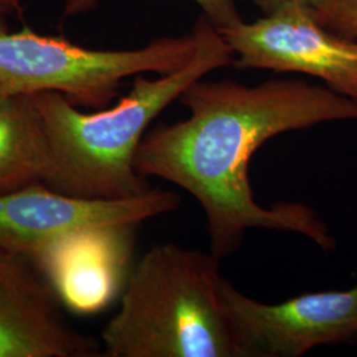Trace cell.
I'll list each match as a JSON object with an SVG mask.
<instances>
[{"instance_id":"cell-7","label":"cell","mask_w":357,"mask_h":357,"mask_svg":"<svg viewBox=\"0 0 357 357\" xmlns=\"http://www.w3.org/2000/svg\"><path fill=\"white\" fill-rule=\"evenodd\" d=\"M220 32L236 56L231 66L315 77L357 102V40L320 26L310 7L291 4Z\"/></svg>"},{"instance_id":"cell-2","label":"cell","mask_w":357,"mask_h":357,"mask_svg":"<svg viewBox=\"0 0 357 357\" xmlns=\"http://www.w3.org/2000/svg\"><path fill=\"white\" fill-rule=\"evenodd\" d=\"M193 29L197 50L190 63L158 78L135 76L112 107L85 113L56 91L31 96L56 163L47 187L93 199H126L153 188L135 167L151 122L193 82L233 64L229 44L204 13Z\"/></svg>"},{"instance_id":"cell-1","label":"cell","mask_w":357,"mask_h":357,"mask_svg":"<svg viewBox=\"0 0 357 357\" xmlns=\"http://www.w3.org/2000/svg\"><path fill=\"white\" fill-rule=\"evenodd\" d=\"M178 101L190 115L147 131L135 167L142 176L169 181L197 200L212 255L229 258L252 229L301 234L324 252L337 248L328 224L310 205L259 204L249 165L257 150L280 134L357 121V102L302 78L259 85L200 78Z\"/></svg>"},{"instance_id":"cell-9","label":"cell","mask_w":357,"mask_h":357,"mask_svg":"<svg viewBox=\"0 0 357 357\" xmlns=\"http://www.w3.org/2000/svg\"><path fill=\"white\" fill-rule=\"evenodd\" d=\"M139 225L82 230L45 246L29 262L64 308L98 314L121 296L131 271Z\"/></svg>"},{"instance_id":"cell-10","label":"cell","mask_w":357,"mask_h":357,"mask_svg":"<svg viewBox=\"0 0 357 357\" xmlns=\"http://www.w3.org/2000/svg\"><path fill=\"white\" fill-rule=\"evenodd\" d=\"M56 163L31 96H0V196L48 185Z\"/></svg>"},{"instance_id":"cell-8","label":"cell","mask_w":357,"mask_h":357,"mask_svg":"<svg viewBox=\"0 0 357 357\" xmlns=\"http://www.w3.org/2000/svg\"><path fill=\"white\" fill-rule=\"evenodd\" d=\"M28 259L0 248V357H100L101 342L75 328Z\"/></svg>"},{"instance_id":"cell-12","label":"cell","mask_w":357,"mask_h":357,"mask_svg":"<svg viewBox=\"0 0 357 357\" xmlns=\"http://www.w3.org/2000/svg\"><path fill=\"white\" fill-rule=\"evenodd\" d=\"M311 11L326 29L342 38L357 40V0H321Z\"/></svg>"},{"instance_id":"cell-11","label":"cell","mask_w":357,"mask_h":357,"mask_svg":"<svg viewBox=\"0 0 357 357\" xmlns=\"http://www.w3.org/2000/svg\"><path fill=\"white\" fill-rule=\"evenodd\" d=\"M218 31H225L243 23L234 0H192ZM100 0H64L65 16H76L96 8Z\"/></svg>"},{"instance_id":"cell-3","label":"cell","mask_w":357,"mask_h":357,"mask_svg":"<svg viewBox=\"0 0 357 357\" xmlns=\"http://www.w3.org/2000/svg\"><path fill=\"white\" fill-rule=\"evenodd\" d=\"M216 255L156 243L131 268L101 332L105 357H243Z\"/></svg>"},{"instance_id":"cell-4","label":"cell","mask_w":357,"mask_h":357,"mask_svg":"<svg viewBox=\"0 0 357 357\" xmlns=\"http://www.w3.org/2000/svg\"><path fill=\"white\" fill-rule=\"evenodd\" d=\"M0 15V96L56 91L78 107H107L128 77L165 75L190 63L197 35L153 40L143 48L101 51L32 31L13 32Z\"/></svg>"},{"instance_id":"cell-5","label":"cell","mask_w":357,"mask_h":357,"mask_svg":"<svg viewBox=\"0 0 357 357\" xmlns=\"http://www.w3.org/2000/svg\"><path fill=\"white\" fill-rule=\"evenodd\" d=\"M221 298L243 357H301L320 345L357 343V283L268 305L224 278Z\"/></svg>"},{"instance_id":"cell-13","label":"cell","mask_w":357,"mask_h":357,"mask_svg":"<svg viewBox=\"0 0 357 357\" xmlns=\"http://www.w3.org/2000/svg\"><path fill=\"white\" fill-rule=\"evenodd\" d=\"M255 6H257L265 15L274 13L283 7L291 6V4H299V6H306L310 8H314L319 4L321 0H249Z\"/></svg>"},{"instance_id":"cell-14","label":"cell","mask_w":357,"mask_h":357,"mask_svg":"<svg viewBox=\"0 0 357 357\" xmlns=\"http://www.w3.org/2000/svg\"><path fill=\"white\" fill-rule=\"evenodd\" d=\"M20 0H0V15L8 16L20 11Z\"/></svg>"},{"instance_id":"cell-6","label":"cell","mask_w":357,"mask_h":357,"mask_svg":"<svg viewBox=\"0 0 357 357\" xmlns=\"http://www.w3.org/2000/svg\"><path fill=\"white\" fill-rule=\"evenodd\" d=\"M178 206L180 196L160 188L126 199H93L33 184L0 196V248L29 261L45 246L78 231L141 227Z\"/></svg>"}]
</instances>
